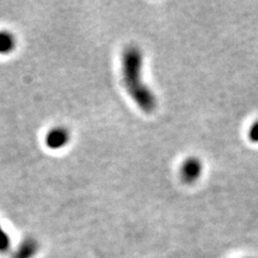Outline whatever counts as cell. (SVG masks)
Masks as SVG:
<instances>
[{
    "mask_svg": "<svg viewBox=\"0 0 258 258\" xmlns=\"http://www.w3.org/2000/svg\"><path fill=\"white\" fill-rule=\"evenodd\" d=\"M15 38L9 31H0V54H9L15 47Z\"/></svg>",
    "mask_w": 258,
    "mask_h": 258,
    "instance_id": "5",
    "label": "cell"
},
{
    "mask_svg": "<svg viewBox=\"0 0 258 258\" xmlns=\"http://www.w3.org/2000/svg\"><path fill=\"white\" fill-rule=\"evenodd\" d=\"M203 163L197 157H189L183 161L180 168V175L184 183H195L203 173Z\"/></svg>",
    "mask_w": 258,
    "mask_h": 258,
    "instance_id": "2",
    "label": "cell"
},
{
    "mask_svg": "<svg viewBox=\"0 0 258 258\" xmlns=\"http://www.w3.org/2000/svg\"><path fill=\"white\" fill-rule=\"evenodd\" d=\"M70 140V134L64 127H54L47 133L45 143L50 149L57 150L64 147Z\"/></svg>",
    "mask_w": 258,
    "mask_h": 258,
    "instance_id": "3",
    "label": "cell"
},
{
    "mask_svg": "<svg viewBox=\"0 0 258 258\" xmlns=\"http://www.w3.org/2000/svg\"><path fill=\"white\" fill-rule=\"evenodd\" d=\"M248 139L253 143H258V119H256L251 127H249Z\"/></svg>",
    "mask_w": 258,
    "mask_h": 258,
    "instance_id": "7",
    "label": "cell"
},
{
    "mask_svg": "<svg viewBox=\"0 0 258 258\" xmlns=\"http://www.w3.org/2000/svg\"><path fill=\"white\" fill-rule=\"evenodd\" d=\"M11 241L10 237L7 235V232L4 230V228L0 225V252L6 253L10 249Z\"/></svg>",
    "mask_w": 258,
    "mask_h": 258,
    "instance_id": "6",
    "label": "cell"
},
{
    "mask_svg": "<svg viewBox=\"0 0 258 258\" xmlns=\"http://www.w3.org/2000/svg\"><path fill=\"white\" fill-rule=\"evenodd\" d=\"M38 242L35 239L27 238L22 242L12 258H32L38 252Z\"/></svg>",
    "mask_w": 258,
    "mask_h": 258,
    "instance_id": "4",
    "label": "cell"
},
{
    "mask_svg": "<svg viewBox=\"0 0 258 258\" xmlns=\"http://www.w3.org/2000/svg\"><path fill=\"white\" fill-rule=\"evenodd\" d=\"M143 56L138 46L125 48L122 57V74L126 90L142 111L151 113L157 107L156 97L142 81Z\"/></svg>",
    "mask_w": 258,
    "mask_h": 258,
    "instance_id": "1",
    "label": "cell"
}]
</instances>
